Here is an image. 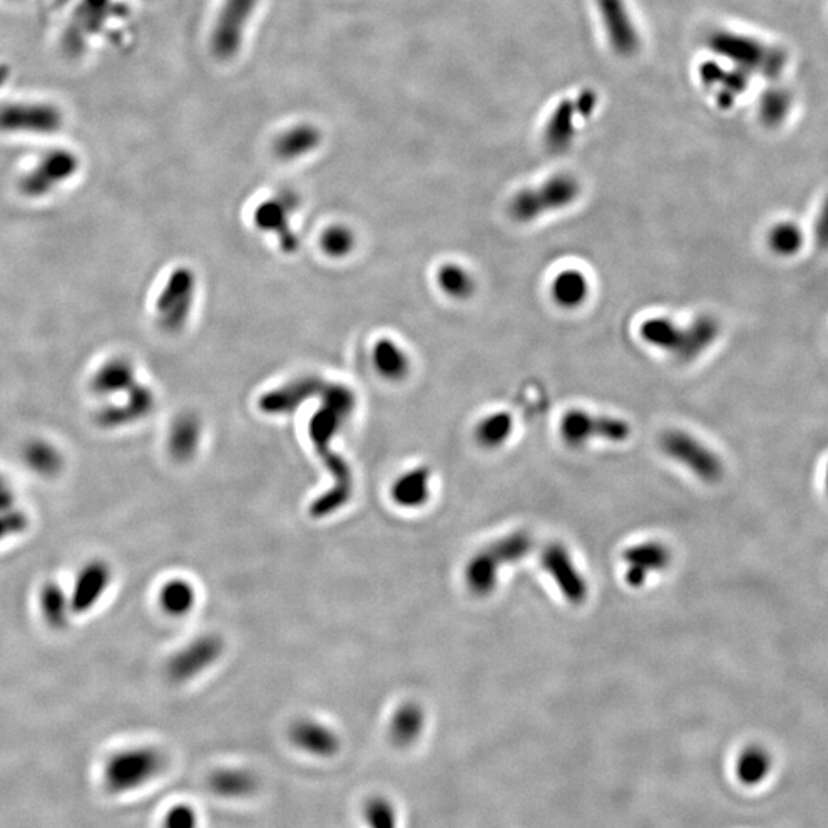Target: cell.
<instances>
[{"mask_svg":"<svg viewBox=\"0 0 828 828\" xmlns=\"http://www.w3.org/2000/svg\"><path fill=\"white\" fill-rule=\"evenodd\" d=\"M350 402L344 393H339L335 407L332 410L321 411L313 419L312 439L315 442L318 453L326 462L327 468L333 474L332 488L316 497L310 505V516L315 519H326L342 510L353 494V479L350 468L345 465L341 457L336 456L332 451L333 436L342 424V418L347 416L350 410Z\"/></svg>","mask_w":828,"mask_h":828,"instance_id":"cell-1","label":"cell"},{"mask_svg":"<svg viewBox=\"0 0 828 828\" xmlns=\"http://www.w3.org/2000/svg\"><path fill=\"white\" fill-rule=\"evenodd\" d=\"M500 566L494 562L487 548L476 552L465 566L464 580L468 591L476 597H487L499 582Z\"/></svg>","mask_w":828,"mask_h":828,"instance_id":"cell-17","label":"cell"},{"mask_svg":"<svg viewBox=\"0 0 828 828\" xmlns=\"http://www.w3.org/2000/svg\"><path fill=\"white\" fill-rule=\"evenodd\" d=\"M209 789L223 799H246L260 790V778L246 767H221L209 776Z\"/></svg>","mask_w":828,"mask_h":828,"instance_id":"cell-14","label":"cell"},{"mask_svg":"<svg viewBox=\"0 0 828 828\" xmlns=\"http://www.w3.org/2000/svg\"><path fill=\"white\" fill-rule=\"evenodd\" d=\"M660 447L667 457L683 465L704 482L715 483L723 476V462L717 453H713L707 445L686 431H666L661 436Z\"/></svg>","mask_w":828,"mask_h":828,"instance_id":"cell-7","label":"cell"},{"mask_svg":"<svg viewBox=\"0 0 828 828\" xmlns=\"http://www.w3.org/2000/svg\"><path fill=\"white\" fill-rule=\"evenodd\" d=\"M437 284L450 298L468 299L476 292L477 284L473 273L459 264H445L437 272Z\"/></svg>","mask_w":828,"mask_h":828,"instance_id":"cell-22","label":"cell"},{"mask_svg":"<svg viewBox=\"0 0 828 828\" xmlns=\"http://www.w3.org/2000/svg\"><path fill=\"white\" fill-rule=\"evenodd\" d=\"M201 428L195 419L184 418L172 430L171 453L175 459L189 460L200 444Z\"/></svg>","mask_w":828,"mask_h":828,"instance_id":"cell-24","label":"cell"},{"mask_svg":"<svg viewBox=\"0 0 828 828\" xmlns=\"http://www.w3.org/2000/svg\"><path fill=\"white\" fill-rule=\"evenodd\" d=\"M631 433V425L623 419L606 416V414L600 416V414L589 413L579 408L563 414L562 421H560V434H562L563 441L569 447L574 448L583 447L594 439L621 444V442L628 441Z\"/></svg>","mask_w":828,"mask_h":828,"instance_id":"cell-5","label":"cell"},{"mask_svg":"<svg viewBox=\"0 0 828 828\" xmlns=\"http://www.w3.org/2000/svg\"><path fill=\"white\" fill-rule=\"evenodd\" d=\"M533 548L534 539L531 534L526 531H514L497 540L493 545L487 546V551L490 552L494 562L502 568V566L513 565L525 559L531 554Z\"/></svg>","mask_w":828,"mask_h":828,"instance_id":"cell-21","label":"cell"},{"mask_svg":"<svg viewBox=\"0 0 828 828\" xmlns=\"http://www.w3.org/2000/svg\"><path fill=\"white\" fill-rule=\"evenodd\" d=\"M792 99L784 91H773L767 94L759 106L761 120L769 128H778L789 117Z\"/></svg>","mask_w":828,"mask_h":828,"instance_id":"cell-27","label":"cell"},{"mask_svg":"<svg viewBox=\"0 0 828 828\" xmlns=\"http://www.w3.org/2000/svg\"><path fill=\"white\" fill-rule=\"evenodd\" d=\"M580 192L582 186L574 175H554L537 188L517 192L510 203L511 217L519 223H533L537 218L571 206L579 200Z\"/></svg>","mask_w":828,"mask_h":828,"instance_id":"cell-4","label":"cell"},{"mask_svg":"<svg viewBox=\"0 0 828 828\" xmlns=\"http://www.w3.org/2000/svg\"><path fill=\"white\" fill-rule=\"evenodd\" d=\"M766 240L767 247L776 257L792 258L804 247L805 235L798 223L784 220L770 227Z\"/></svg>","mask_w":828,"mask_h":828,"instance_id":"cell-19","label":"cell"},{"mask_svg":"<svg viewBox=\"0 0 828 828\" xmlns=\"http://www.w3.org/2000/svg\"><path fill=\"white\" fill-rule=\"evenodd\" d=\"M14 508H17L16 494L8 480L0 474V513H7Z\"/></svg>","mask_w":828,"mask_h":828,"instance_id":"cell-33","label":"cell"},{"mask_svg":"<svg viewBox=\"0 0 828 828\" xmlns=\"http://www.w3.org/2000/svg\"><path fill=\"white\" fill-rule=\"evenodd\" d=\"M112 583V569L105 560H91L86 563L74 582L69 594L73 615H82L96 608Z\"/></svg>","mask_w":828,"mask_h":828,"instance_id":"cell-10","label":"cell"},{"mask_svg":"<svg viewBox=\"0 0 828 828\" xmlns=\"http://www.w3.org/2000/svg\"><path fill=\"white\" fill-rule=\"evenodd\" d=\"M813 237H815L816 247L828 252V195L822 201L818 215H816Z\"/></svg>","mask_w":828,"mask_h":828,"instance_id":"cell-32","label":"cell"},{"mask_svg":"<svg viewBox=\"0 0 828 828\" xmlns=\"http://www.w3.org/2000/svg\"><path fill=\"white\" fill-rule=\"evenodd\" d=\"M514 431V418L508 411L488 414L474 428V439L487 450L502 447Z\"/></svg>","mask_w":828,"mask_h":828,"instance_id":"cell-18","label":"cell"},{"mask_svg":"<svg viewBox=\"0 0 828 828\" xmlns=\"http://www.w3.org/2000/svg\"><path fill=\"white\" fill-rule=\"evenodd\" d=\"M427 726V713L416 701L399 704L388 721V738L393 746L407 749L418 743Z\"/></svg>","mask_w":828,"mask_h":828,"instance_id":"cell-13","label":"cell"},{"mask_svg":"<svg viewBox=\"0 0 828 828\" xmlns=\"http://www.w3.org/2000/svg\"><path fill=\"white\" fill-rule=\"evenodd\" d=\"M671 559L672 554L669 548L664 543L655 542V540L631 546L623 554L626 565V583L632 588H640L648 580L649 574L666 569Z\"/></svg>","mask_w":828,"mask_h":828,"instance_id":"cell-11","label":"cell"},{"mask_svg":"<svg viewBox=\"0 0 828 828\" xmlns=\"http://www.w3.org/2000/svg\"><path fill=\"white\" fill-rule=\"evenodd\" d=\"M431 480L433 474L425 465L411 468L399 474L391 483L390 500L402 510H421L431 497Z\"/></svg>","mask_w":828,"mask_h":828,"instance_id":"cell-12","label":"cell"},{"mask_svg":"<svg viewBox=\"0 0 828 828\" xmlns=\"http://www.w3.org/2000/svg\"><path fill=\"white\" fill-rule=\"evenodd\" d=\"M770 769V758L767 752L759 747H750L740 756L738 776L746 784H756L766 778Z\"/></svg>","mask_w":828,"mask_h":828,"instance_id":"cell-26","label":"cell"},{"mask_svg":"<svg viewBox=\"0 0 828 828\" xmlns=\"http://www.w3.org/2000/svg\"><path fill=\"white\" fill-rule=\"evenodd\" d=\"M161 828H200V818L191 804L177 802L163 816Z\"/></svg>","mask_w":828,"mask_h":828,"instance_id":"cell-28","label":"cell"},{"mask_svg":"<svg viewBox=\"0 0 828 828\" xmlns=\"http://www.w3.org/2000/svg\"><path fill=\"white\" fill-rule=\"evenodd\" d=\"M27 459L31 467L42 474H53L60 468L59 454L46 445H33L28 450Z\"/></svg>","mask_w":828,"mask_h":828,"instance_id":"cell-29","label":"cell"},{"mask_svg":"<svg viewBox=\"0 0 828 828\" xmlns=\"http://www.w3.org/2000/svg\"><path fill=\"white\" fill-rule=\"evenodd\" d=\"M158 605L168 617L184 618L198 605V589L184 577H174L163 583L158 591Z\"/></svg>","mask_w":828,"mask_h":828,"instance_id":"cell-15","label":"cell"},{"mask_svg":"<svg viewBox=\"0 0 828 828\" xmlns=\"http://www.w3.org/2000/svg\"><path fill=\"white\" fill-rule=\"evenodd\" d=\"M287 735L295 749L313 758H333L341 750L339 733L329 724L316 718H298L290 724Z\"/></svg>","mask_w":828,"mask_h":828,"instance_id":"cell-9","label":"cell"},{"mask_svg":"<svg viewBox=\"0 0 828 828\" xmlns=\"http://www.w3.org/2000/svg\"><path fill=\"white\" fill-rule=\"evenodd\" d=\"M542 566L563 597L572 605H582L588 598V583L571 554L560 543H551L542 552Z\"/></svg>","mask_w":828,"mask_h":828,"instance_id":"cell-8","label":"cell"},{"mask_svg":"<svg viewBox=\"0 0 828 828\" xmlns=\"http://www.w3.org/2000/svg\"><path fill=\"white\" fill-rule=\"evenodd\" d=\"M322 246L332 257H342L353 247V235L345 227H332L322 238Z\"/></svg>","mask_w":828,"mask_h":828,"instance_id":"cell-30","label":"cell"},{"mask_svg":"<svg viewBox=\"0 0 828 828\" xmlns=\"http://www.w3.org/2000/svg\"><path fill=\"white\" fill-rule=\"evenodd\" d=\"M28 523L30 520H28L27 513L19 508L0 513V542L22 534L28 528Z\"/></svg>","mask_w":828,"mask_h":828,"instance_id":"cell-31","label":"cell"},{"mask_svg":"<svg viewBox=\"0 0 828 828\" xmlns=\"http://www.w3.org/2000/svg\"><path fill=\"white\" fill-rule=\"evenodd\" d=\"M166 764L168 759L158 747H126L106 758L102 769L103 789L115 796L143 789L163 773Z\"/></svg>","mask_w":828,"mask_h":828,"instance_id":"cell-3","label":"cell"},{"mask_svg":"<svg viewBox=\"0 0 828 828\" xmlns=\"http://www.w3.org/2000/svg\"><path fill=\"white\" fill-rule=\"evenodd\" d=\"M362 818L367 828H399L396 805L384 795H373L362 805Z\"/></svg>","mask_w":828,"mask_h":828,"instance_id":"cell-23","label":"cell"},{"mask_svg":"<svg viewBox=\"0 0 828 828\" xmlns=\"http://www.w3.org/2000/svg\"><path fill=\"white\" fill-rule=\"evenodd\" d=\"M591 292L588 276L577 269H566L557 273L552 280L551 296L562 309H579L586 303Z\"/></svg>","mask_w":828,"mask_h":828,"instance_id":"cell-16","label":"cell"},{"mask_svg":"<svg viewBox=\"0 0 828 828\" xmlns=\"http://www.w3.org/2000/svg\"><path fill=\"white\" fill-rule=\"evenodd\" d=\"M827 488H828V465H827Z\"/></svg>","mask_w":828,"mask_h":828,"instance_id":"cell-34","label":"cell"},{"mask_svg":"<svg viewBox=\"0 0 828 828\" xmlns=\"http://www.w3.org/2000/svg\"><path fill=\"white\" fill-rule=\"evenodd\" d=\"M375 364L390 379H402L408 372V358L395 342L381 341L376 345Z\"/></svg>","mask_w":828,"mask_h":828,"instance_id":"cell-25","label":"cell"},{"mask_svg":"<svg viewBox=\"0 0 828 828\" xmlns=\"http://www.w3.org/2000/svg\"><path fill=\"white\" fill-rule=\"evenodd\" d=\"M224 651L226 644L221 635L215 632L197 635L169 658L166 666L168 677L175 684L191 683L211 671L223 657Z\"/></svg>","mask_w":828,"mask_h":828,"instance_id":"cell-6","label":"cell"},{"mask_svg":"<svg viewBox=\"0 0 828 828\" xmlns=\"http://www.w3.org/2000/svg\"><path fill=\"white\" fill-rule=\"evenodd\" d=\"M721 324L715 316L700 315L687 326L667 316H654L641 322L640 338L680 362H694L720 338Z\"/></svg>","mask_w":828,"mask_h":828,"instance_id":"cell-2","label":"cell"},{"mask_svg":"<svg viewBox=\"0 0 828 828\" xmlns=\"http://www.w3.org/2000/svg\"><path fill=\"white\" fill-rule=\"evenodd\" d=\"M40 609L46 623L54 629L65 628L73 615L69 595L57 583H46L40 592Z\"/></svg>","mask_w":828,"mask_h":828,"instance_id":"cell-20","label":"cell"}]
</instances>
